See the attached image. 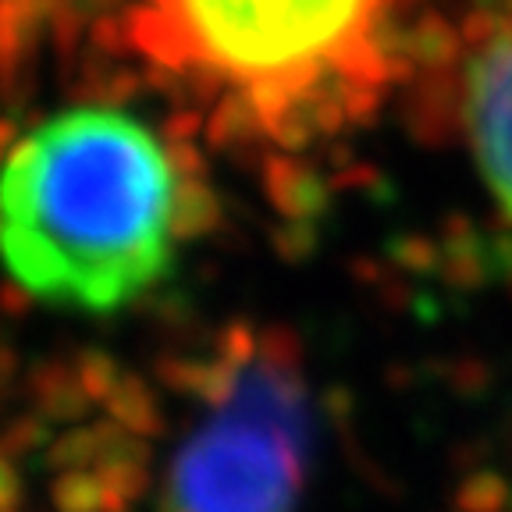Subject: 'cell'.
Masks as SVG:
<instances>
[{
  "mask_svg": "<svg viewBox=\"0 0 512 512\" xmlns=\"http://www.w3.org/2000/svg\"><path fill=\"white\" fill-rule=\"evenodd\" d=\"M0 214L8 271L32 299L114 313L175 271L182 175L136 114L72 107L11 146Z\"/></svg>",
  "mask_w": 512,
  "mask_h": 512,
  "instance_id": "6da1fadb",
  "label": "cell"
},
{
  "mask_svg": "<svg viewBox=\"0 0 512 512\" xmlns=\"http://www.w3.org/2000/svg\"><path fill=\"white\" fill-rule=\"evenodd\" d=\"M384 11L388 0H143L136 40L278 128L374 79Z\"/></svg>",
  "mask_w": 512,
  "mask_h": 512,
  "instance_id": "7a4b0ae2",
  "label": "cell"
},
{
  "mask_svg": "<svg viewBox=\"0 0 512 512\" xmlns=\"http://www.w3.org/2000/svg\"><path fill=\"white\" fill-rule=\"evenodd\" d=\"M310 452L299 370L256 349L228 356L207 413L171 456L157 512H299Z\"/></svg>",
  "mask_w": 512,
  "mask_h": 512,
  "instance_id": "3957f363",
  "label": "cell"
},
{
  "mask_svg": "<svg viewBox=\"0 0 512 512\" xmlns=\"http://www.w3.org/2000/svg\"><path fill=\"white\" fill-rule=\"evenodd\" d=\"M463 121L480 178L512 221V8L491 22L466 61Z\"/></svg>",
  "mask_w": 512,
  "mask_h": 512,
  "instance_id": "277c9868",
  "label": "cell"
}]
</instances>
